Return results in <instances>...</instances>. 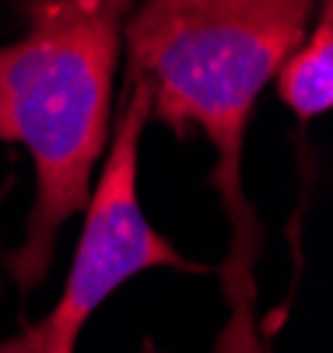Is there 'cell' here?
Wrapping results in <instances>:
<instances>
[{
    "label": "cell",
    "mask_w": 333,
    "mask_h": 353,
    "mask_svg": "<svg viewBox=\"0 0 333 353\" xmlns=\"http://www.w3.org/2000/svg\"><path fill=\"white\" fill-rule=\"evenodd\" d=\"M319 0H140L123 25L126 81L151 94L175 133L197 126L214 147L211 185L228 217L221 263L228 322L214 353H270L256 322L263 224L242 189L246 126L280 60L305 39Z\"/></svg>",
    "instance_id": "6da1fadb"
},
{
    "label": "cell",
    "mask_w": 333,
    "mask_h": 353,
    "mask_svg": "<svg viewBox=\"0 0 333 353\" xmlns=\"http://www.w3.org/2000/svg\"><path fill=\"white\" fill-rule=\"evenodd\" d=\"M133 8L137 0H28L25 35L0 46V140L21 143L35 168L25 238L4 256L21 294L50 276L64 224L88 207Z\"/></svg>",
    "instance_id": "7a4b0ae2"
},
{
    "label": "cell",
    "mask_w": 333,
    "mask_h": 353,
    "mask_svg": "<svg viewBox=\"0 0 333 353\" xmlns=\"http://www.w3.org/2000/svg\"><path fill=\"white\" fill-rule=\"evenodd\" d=\"M151 123V94L140 81H123V105L102 168L95 172L91 196L84 207V228L74 248V263L64 283V294L42 322L11 336L15 353H74L81 329L106 301L133 276L148 270H182L200 273V263H189L182 252L158 234L144 217L137 196L140 140Z\"/></svg>",
    "instance_id": "3957f363"
},
{
    "label": "cell",
    "mask_w": 333,
    "mask_h": 353,
    "mask_svg": "<svg viewBox=\"0 0 333 353\" xmlns=\"http://www.w3.org/2000/svg\"><path fill=\"white\" fill-rule=\"evenodd\" d=\"M277 98L302 123L333 105V0H319L305 39L277 67Z\"/></svg>",
    "instance_id": "277c9868"
},
{
    "label": "cell",
    "mask_w": 333,
    "mask_h": 353,
    "mask_svg": "<svg viewBox=\"0 0 333 353\" xmlns=\"http://www.w3.org/2000/svg\"><path fill=\"white\" fill-rule=\"evenodd\" d=\"M0 353H15L8 339H4V343H0ZM137 353H162V350H158V346H155L151 339H144V343H140V350H137Z\"/></svg>",
    "instance_id": "5b68a950"
}]
</instances>
